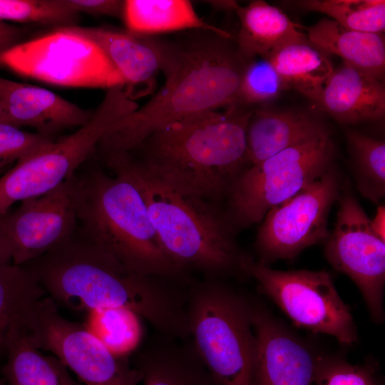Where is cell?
<instances>
[{
  "instance_id": "cell-22",
  "label": "cell",
  "mask_w": 385,
  "mask_h": 385,
  "mask_svg": "<svg viewBox=\"0 0 385 385\" xmlns=\"http://www.w3.org/2000/svg\"><path fill=\"white\" fill-rule=\"evenodd\" d=\"M315 47L333 53L351 66L383 81L385 73V41L382 34L351 30L324 18L307 29Z\"/></svg>"
},
{
  "instance_id": "cell-9",
  "label": "cell",
  "mask_w": 385,
  "mask_h": 385,
  "mask_svg": "<svg viewBox=\"0 0 385 385\" xmlns=\"http://www.w3.org/2000/svg\"><path fill=\"white\" fill-rule=\"evenodd\" d=\"M0 66L52 85L109 89L125 82L101 48L74 26L54 27L0 54Z\"/></svg>"
},
{
  "instance_id": "cell-2",
  "label": "cell",
  "mask_w": 385,
  "mask_h": 385,
  "mask_svg": "<svg viewBox=\"0 0 385 385\" xmlns=\"http://www.w3.org/2000/svg\"><path fill=\"white\" fill-rule=\"evenodd\" d=\"M232 37L206 30L160 38L165 83L140 108L116 122L97 148L103 156L129 153L165 125L236 103L247 61Z\"/></svg>"
},
{
  "instance_id": "cell-38",
  "label": "cell",
  "mask_w": 385,
  "mask_h": 385,
  "mask_svg": "<svg viewBox=\"0 0 385 385\" xmlns=\"http://www.w3.org/2000/svg\"><path fill=\"white\" fill-rule=\"evenodd\" d=\"M209 4L212 5L215 9L222 10H232L235 11L237 3L235 1H210Z\"/></svg>"
},
{
  "instance_id": "cell-34",
  "label": "cell",
  "mask_w": 385,
  "mask_h": 385,
  "mask_svg": "<svg viewBox=\"0 0 385 385\" xmlns=\"http://www.w3.org/2000/svg\"><path fill=\"white\" fill-rule=\"evenodd\" d=\"M74 10L93 16L121 17L124 1L120 0H66Z\"/></svg>"
},
{
  "instance_id": "cell-10",
  "label": "cell",
  "mask_w": 385,
  "mask_h": 385,
  "mask_svg": "<svg viewBox=\"0 0 385 385\" xmlns=\"http://www.w3.org/2000/svg\"><path fill=\"white\" fill-rule=\"evenodd\" d=\"M241 272L255 279L295 325L332 336L342 344L356 341L349 308L341 299L329 272L277 270L247 256Z\"/></svg>"
},
{
  "instance_id": "cell-4",
  "label": "cell",
  "mask_w": 385,
  "mask_h": 385,
  "mask_svg": "<svg viewBox=\"0 0 385 385\" xmlns=\"http://www.w3.org/2000/svg\"><path fill=\"white\" fill-rule=\"evenodd\" d=\"M107 166L126 178L140 192L168 257L187 272L197 270L209 279L238 270L245 255L217 205L163 180L130 153L105 156Z\"/></svg>"
},
{
  "instance_id": "cell-11",
  "label": "cell",
  "mask_w": 385,
  "mask_h": 385,
  "mask_svg": "<svg viewBox=\"0 0 385 385\" xmlns=\"http://www.w3.org/2000/svg\"><path fill=\"white\" fill-rule=\"evenodd\" d=\"M56 302L43 297L35 305L24 332L38 349L50 351L83 385H138L140 371L128 356L112 353L83 324L64 318Z\"/></svg>"
},
{
  "instance_id": "cell-29",
  "label": "cell",
  "mask_w": 385,
  "mask_h": 385,
  "mask_svg": "<svg viewBox=\"0 0 385 385\" xmlns=\"http://www.w3.org/2000/svg\"><path fill=\"white\" fill-rule=\"evenodd\" d=\"M83 324L112 353L128 356L137 346L140 329L138 315L117 308L96 309L87 312Z\"/></svg>"
},
{
  "instance_id": "cell-37",
  "label": "cell",
  "mask_w": 385,
  "mask_h": 385,
  "mask_svg": "<svg viewBox=\"0 0 385 385\" xmlns=\"http://www.w3.org/2000/svg\"><path fill=\"white\" fill-rule=\"evenodd\" d=\"M371 221L376 231L384 238V207L383 206L379 208L375 217Z\"/></svg>"
},
{
  "instance_id": "cell-12",
  "label": "cell",
  "mask_w": 385,
  "mask_h": 385,
  "mask_svg": "<svg viewBox=\"0 0 385 385\" xmlns=\"http://www.w3.org/2000/svg\"><path fill=\"white\" fill-rule=\"evenodd\" d=\"M339 180L332 168L289 199L271 208L258 229L255 242L260 262L295 257L325 241L328 217L339 197Z\"/></svg>"
},
{
  "instance_id": "cell-28",
  "label": "cell",
  "mask_w": 385,
  "mask_h": 385,
  "mask_svg": "<svg viewBox=\"0 0 385 385\" xmlns=\"http://www.w3.org/2000/svg\"><path fill=\"white\" fill-rule=\"evenodd\" d=\"M294 4L303 10L324 14L351 30L382 34L385 29L384 0H304Z\"/></svg>"
},
{
  "instance_id": "cell-30",
  "label": "cell",
  "mask_w": 385,
  "mask_h": 385,
  "mask_svg": "<svg viewBox=\"0 0 385 385\" xmlns=\"http://www.w3.org/2000/svg\"><path fill=\"white\" fill-rule=\"evenodd\" d=\"M78 14L66 0H0V21L4 22L67 26L75 25Z\"/></svg>"
},
{
  "instance_id": "cell-35",
  "label": "cell",
  "mask_w": 385,
  "mask_h": 385,
  "mask_svg": "<svg viewBox=\"0 0 385 385\" xmlns=\"http://www.w3.org/2000/svg\"><path fill=\"white\" fill-rule=\"evenodd\" d=\"M27 31L0 21V54L24 41Z\"/></svg>"
},
{
  "instance_id": "cell-14",
  "label": "cell",
  "mask_w": 385,
  "mask_h": 385,
  "mask_svg": "<svg viewBox=\"0 0 385 385\" xmlns=\"http://www.w3.org/2000/svg\"><path fill=\"white\" fill-rule=\"evenodd\" d=\"M76 176L48 192L21 202L1 216V227L10 245L12 263L24 265L73 237L77 222Z\"/></svg>"
},
{
  "instance_id": "cell-31",
  "label": "cell",
  "mask_w": 385,
  "mask_h": 385,
  "mask_svg": "<svg viewBox=\"0 0 385 385\" xmlns=\"http://www.w3.org/2000/svg\"><path fill=\"white\" fill-rule=\"evenodd\" d=\"M287 89L268 59L248 61L243 70L235 104L249 105L269 101Z\"/></svg>"
},
{
  "instance_id": "cell-23",
  "label": "cell",
  "mask_w": 385,
  "mask_h": 385,
  "mask_svg": "<svg viewBox=\"0 0 385 385\" xmlns=\"http://www.w3.org/2000/svg\"><path fill=\"white\" fill-rule=\"evenodd\" d=\"M122 19L127 30L145 36L206 30L232 37L200 18L188 0H125Z\"/></svg>"
},
{
  "instance_id": "cell-36",
  "label": "cell",
  "mask_w": 385,
  "mask_h": 385,
  "mask_svg": "<svg viewBox=\"0 0 385 385\" xmlns=\"http://www.w3.org/2000/svg\"><path fill=\"white\" fill-rule=\"evenodd\" d=\"M12 253L10 245L2 231L0 216V266L11 263Z\"/></svg>"
},
{
  "instance_id": "cell-7",
  "label": "cell",
  "mask_w": 385,
  "mask_h": 385,
  "mask_svg": "<svg viewBox=\"0 0 385 385\" xmlns=\"http://www.w3.org/2000/svg\"><path fill=\"white\" fill-rule=\"evenodd\" d=\"M138 107L123 87L108 89L86 124L19 160L0 177V216L14 203L43 195L72 177L108 130Z\"/></svg>"
},
{
  "instance_id": "cell-18",
  "label": "cell",
  "mask_w": 385,
  "mask_h": 385,
  "mask_svg": "<svg viewBox=\"0 0 385 385\" xmlns=\"http://www.w3.org/2000/svg\"><path fill=\"white\" fill-rule=\"evenodd\" d=\"M317 104L342 123L379 120L385 113L384 84L343 63L334 69Z\"/></svg>"
},
{
  "instance_id": "cell-21",
  "label": "cell",
  "mask_w": 385,
  "mask_h": 385,
  "mask_svg": "<svg viewBox=\"0 0 385 385\" xmlns=\"http://www.w3.org/2000/svg\"><path fill=\"white\" fill-rule=\"evenodd\" d=\"M235 11L240 24L237 46L247 61L257 57L269 59L290 43L309 40L286 14L265 1L237 4Z\"/></svg>"
},
{
  "instance_id": "cell-24",
  "label": "cell",
  "mask_w": 385,
  "mask_h": 385,
  "mask_svg": "<svg viewBox=\"0 0 385 385\" xmlns=\"http://www.w3.org/2000/svg\"><path fill=\"white\" fill-rule=\"evenodd\" d=\"M46 295L25 266H0V352L24 333L35 305Z\"/></svg>"
},
{
  "instance_id": "cell-25",
  "label": "cell",
  "mask_w": 385,
  "mask_h": 385,
  "mask_svg": "<svg viewBox=\"0 0 385 385\" xmlns=\"http://www.w3.org/2000/svg\"><path fill=\"white\" fill-rule=\"evenodd\" d=\"M268 60L287 88H294L316 103L334 71L327 54L309 40L290 43Z\"/></svg>"
},
{
  "instance_id": "cell-5",
  "label": "cell",
  "mask_w": 385,
  "mask_h": 385,
  "mask_svg": "<svg viewBox=\"0 0 385 385\" xmlns=\"http://www.w3.org/2000/svg\"><path fill=\"white\" fill-rule=\"evenodd\" d=\"M114 175L98 169L76 177L77 220L84 238L139 274L188 284L186 272L164 251L137 188Z\"/></svg>"
},
{
  "instance_id": "cell-8",
  "label": "cell",
  "mask_w": 385,
  "mask_h": 385,
  "mask_svg": "<svg viewBox=\"0 0 385 385\" xmlns=\"http://www.w3.org/2000/svg\"><path fill=\"white\" fill-rule=\"evenodd\" d=\"M335 148L327 133L248 165L227 192V222L233 232L260 222L271 208L333 168Z\"/></svg>"
},
{
  "instance_id": "cell-1",
  "label": "cell",
  "mask_w": 385,
  "mask_h": 385,
  "mask_svg": "<svg viewBox=\"0 0 385 385\" xmlns=\"http://www.w3.org/2000/svg\"><path fill=\"white\" fill-rule=\"evenodd\" d=\"M46 294L76 311L117 308L146 319L160 334L190 338L183 283L139 274L85 238L73 237L26 263Z\"/></svg>"
},
{
  "instance_id": "cell-16",
  "label": "cell",
  "mask_w": 385,
  "mask_h": 385,
  "mask_svg": "<svg viewBox=\"0 0 385 385\" xmlns=\"http://www.w3.org/2000/svg\"><path fill=\"white\" fill-rule=\"evenodd\" d=\"M0 105L8 123L34 128L51 138L63 129L84 125L93 113L48 89L1 76Z\"/></svg>"
},
{
  "instance_id": "cell-20",
  "label": "cell",
  "mask_w": 385,
  "mask_h": 385,
  "mask_svg": "<svg viewBox=\"0 0 385 385\" xmlns=\"http://www.w3.org/2000/svg\"><path fill=\"white\" fill-rule=\"evenodd\" d=\"M143 385H217L191 342L160 334L138 354Z\"/></svg>"
},
{
  "instance_id": "cell-32",
  "label": "cell",
  "mask_w": 385,
  "mask_h": 385,
  "mask_svg": "<svg viewBox=\"0 0 385 385\" xmlns=\"http://www.w3.org/2000/svg\"><path fill=\"white\" fill-rule=\"evenodd\" d=\"M314 385H377L371 369L342 359L318 357Z\"/></svg>"
},
{
  "instance_id": "cell-27",
  "label": "cell",
  "mask_w": 385,
  "mask_h": 385,
  "mask_svg": "<svg viewBox=\"0 0 385 385\" xmlns=\"http://www.w3.org/2000/svg\"><path fill=\"white\" fill-rule=\"evenodd\" d=\"M359 192L374 203L385 194V143L356 130L346 132Z\"/></svg>"
},
{
  "instance_id": "cell-39",
  "label": "cell",
  "mask_w": 385,
  "mask_h": 385,
  "mask_svg": "<svg viewBox=\"0 0 385 385\" xmlns=\"http://www.w3.org/2000/svg\"><path fill=\"white\" fill-rule=\"evenodd\" d=\"M7 123V120L2 107L0 105V123Z\"/></svg>"
},
{
  "instance_id": "cell-17",
  "label": "cell",
  "mask_w": 385,
  "mask_h": 385,
  "mask_svg": "<svg viewBox=\"0 0 385 385\" xmlns=\"http://www.w3.org/2000/svg\"><path fill=\"white\" fill-rule=\"evenodd\" d=\"M74 28L92 39L120 73L128 92L136 86L151 85L161 70L160 38L106 26Z\"/></svg>"
},
{
  "instance_id": "cell-19",
  "label": "cell",
  "mask_w": 385,
  "mask_h": 385,
  "mask_svg": "<svg viewBox=\"0 0 385 385\" xmlns=\"http://www.w3.org/2000/svg\"><path fill=\"white\" fill-rule=\"evenodd\" d=\"M327 133L322 123L305 113L253 111L246 131L247 165L257 164L284 150Z\"/></svg>"
},
{
  "instance_id": "cell-13",
  "label": "cell",
  "mask_w": 385,
  "mask_h": 385,
  "mask_svg": "<svg viewBox=\"0 0 385 385\" xmlns=\"http://www.w3.org/2000/svg\"><path fill=\"white\" fill-rule=\"evenodd\" d=\"M334 229L325 240V257L358 287L372 319H384L385 242L356 198L346 192L339 200Z\"/></svg>"
},
{
  "instance_id": "cell-26",
  "label": "cell",
  "mask_w": 385,
  "mask_h": 385,
  "mask_svg": "<svg viewBox=\"0 0 385 385\" xmlns=\"http://www.w3.org/2000/svg\"><path fill=\"white\" fill-rule=\"evenodd\" d=\"M6 351L3 373L8 385H83L58 358L42 354L24 335L14 339Z\"/></svg>"
},
{
  "instance_id": "cell-40",
  "label": "cell",
  "mask_w": 385,
  "mask_h": 385,
  "mask_svg": "<svg viewBox=\"0 0 385 385\" xmlns=\"http://www.w3.org/2000/svg\"><path fill=\"white\" fill-rule=\"evenodd\" d=\"M0 385H6V384L0 379Z\"/></svg>"
},
{
  "instance_id": "cell-3",
  "label": "cell",
  "mask_w": 385,
  "mask_h": 385,
  "mask_svg": "<svg viewBox=\"0 0 385 385\" xmlns=\"http://www.w3.org/2000/svg\"><path fill=\"white\" fill-rule=\"evenodd\" d=\"M252 111L233 104L225 112L192 115L155 131L132 151H140L136 160L163 180L217 205L247 165Z\"/></svg>"
},
{
  "instance_id": "cell-15",
  "label": "cell",
  "mask_w": 385,
  "mask_h": 385,
  "mask_svg": "<svg viewBox=\"0 0 385 385\" xmlns=\"http://www.w3.org/2000/svg\"><path fill=\"white\" fill-rule=\"evenodd\" d=\"M252 321L256 338L253 385H314L318 357L306 344L255 304Z\"/></svg>"
},
{
  "instance_id": "cell-6",
  "label": "cell",
  "mask_w": 385,
  "mask_h": 385,
  "mask_svg": "<svg viewBox=\"0 0 385 385\" xmlns=\"http://www.w3.org/2000/svg\"><path fill=\"white\" fill-rule=\"evenodd\" d=\"M187 317L191 343L217 385H253L252 303L207 279L189 285Z\"/></svg>"
},
{
  "instance_id": "cell-33",
  "label": "cell",
  "mask_w": 385,
  "mask_h": 385,
  "mask_svg": "<svg viewBox=\"0 0 385 385\" xmlns=\"http://www.w3.org/2000/svg\"><path fill=\"white\" fill-rule=\"evenodd\" d=\"M53 139L30 133L8 123H0V170L39 150Z\"/></svg>"
}]
</instances>
